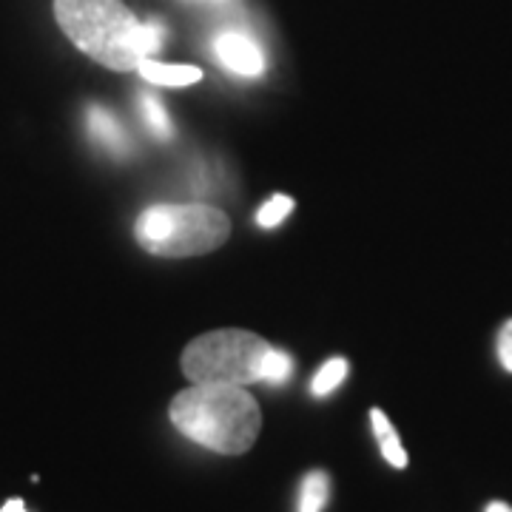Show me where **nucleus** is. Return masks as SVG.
Masks as SVG:
<instances>
[{
  "label": "nucleus",
  "instance_id": "15",
  "mask_svg": "<svg viewBox=\"0 0 512 512\" xmlns=\"http://www.w3.org/2000/svg\"><path fill=\"white\" fill-rule=\"evenodd\" d=\"M0 512H29V510H26V504H23L20 498H9V501L0 507Z\"/></svg>",
  "mask_w": 512,
  "mask_h": 512
},
{
  "label": "nucleus",
  "instance_id": "11",
  "mask_svg": "<svg viewBox=\"0 0 512 512\" xmlns=\"http://www.w3.org/2000/svg\"><path fill=\"white\" fill-rule=\"evenodd\" d=\"M345 376H348V362L339 359V356H336V359H328L325 365L316 370V376H313V396H328V393H333L339 384L345 382Z\"/></svg>",
  "mask_w": 512,
  "mask_h": 512
},
{
  "label": "nucleus",
  "instance_id": "16",
  "mask_svg": "<svg viewBox=\"0 0 512 512\" xmlns=\"http://www.w3.org/2000/svg\"><path fill=\"white\" fill-rule=\"evenodd\" d=\"M484 512H512L510 504H504V501H493V504H487V510Z\"/></svg>",
  "mask_w": 512,
  "mask_h": 512
},
{
  "label": "nucleus",
  "instance_id": "3",
  "mask_svg": "<svg viewBox=\"0 0 512 512\" xmlns=\"http://www.w3.org/2000/svg\"><path fill=\"white\" fill-rule=\"evenodd\" d=\"M134 237L148 254L180 259L217 251L231 237L228 214L214 205H151L134 225Z\"/></svg>",
  "mask_w": 512,
  "mask_h": 512
},
{
  "label": "nucleus",
  "instance_id": "12",
  "mask_svg": "<svg viewBox=\"0 0 512 512\" xmlns=\"http://www.w3.org/2000/svg\"><path fill=\"white\" fill-rule=\"evenodd\" d=\"M293 373V359L285 350L271 348L265 362H262V382L268 384H285Z\"/></svg>",
  "mask_w": 512,
  "mask_h": 512
},
{
  "label": "nucleus",
  "instance_id": "7",
  "mask_svg": "<svg viewBox=\"0 0 512 512\" xmlns=\"http://www.w3.org/2000/svg\"><path fill=\"white\" fill-rule=\"evenodd\" d=\"M137 72L143 74V80H148V83H157V86H171V89H177V86H194V83H200L202 80V69H197V66L160 63V60H154V57L140 60Z\"/></svg>",
  "mask_w": 512,
  "mask_h": 512
},
{
  "label": "nucleus",
  "instance_id": "2",
  "mask_svg": "<svg viewBox=\"0 0 512 512\" xmlns=\"http://www.w3.org/2000/svg\"><path fill=\"white\" fill-rule=\"evenodd\" d=\"M171 424L185 439L222 456H242L259 439L262 410L245 387L194 384L171 402Z\"/></svg>",
  "mask_w": 512,
  "mask_h": 512
},
{
  "label": "nucleus",
  "instance_id": "8",
  "mask_svg": "<svg viewBox=\"0 0 512 512\" xmlns=\"http://www.w3.org/2000/svg\"><path fill=\"white\" fill-rule=\"evenodd\" d=\"M370 424H373V433H376V441H379V450H382L384 461L396 470H404L407 467V453H404L402 439L396 433V427L390 424V419L384 416L379 407L370 410Z\"/></svg>",
  "mask_w": 512,
  "mask_h": 512
},
{
  "label": "nucleus",
  "instance_id": "13",
  "mask_svg": "<svg viewBox=\"0 0 512 512\" xmlns=\"http://www.w3.org/2000/svg\"><path fill=\"white\" fill-rule=\"evenodd\" d=\"M291 211H293L291 197H285V194H276V197H271V200L259 208L256 222H259L262 228H276V225H282V222L291 217Z\"/></svg>",
  "mask_w": 512,
  "mask_h": 512
},
{
  "label": "nucleus",
  "instance_id": "9",
  "mask_svg": "<svg viewBox=\"0 0 512 512\" xmlns=\"http://www.w3.org/2000/svg\"><path fill=\"white\" fill-rule=\"evenodd\" d=\"M330 495V478L322 470H313L302 481V490H299V512H322L328 504Z\"/></svg>",
  "mask_w": 512,
  "mask_h": 512
},
{
  "label": "nucleus",
  "instance_id": "14",
  "mask_svg": "<svg viewBox=\"0 0 512 512\" xmlns=\"http://www.w3.org/2000/svg\"><path fill=\"white\" fill-rule=\"evenodd\" d=\"M498 359L507 373H512V319L504 322V328L498 333Z\"/></svg>",
  "mask_w": 512,
  "mask_h": 512
},
{
  "label": "nucleus",
  "instance_id": "1",
  "mask_svg": "<svg viewBox=\"0 0 512 512\" xmlns=\"http://www.w3.org/2000/svg\"><path fill=\"white\" fill-rule=\"evenodd\" d=\"M55 20L83 55L114 72H137L163 46V26L140 23L123 0H55Z\"/></svg>",
  "mask_w": 512,
  "mask_h": 512
},
{
  "label": "nucleus",
  "instance_id": "4",
  "mask_svg": "<svg viewBox=\"0 0 512 512\" xmlns=\"http://www.w3.org/2000/svg\"><path fill=\"white\" fill-rule=\"evenodd\" d=\"M271 345L251 330L225 328L197 336L183 353V373L194 384L262 382V362Z\"/></svg>",
  "mask_w": 512,
  "mask_h": 512
},
{
  "label": "nucleus",
  "instance_id": "6",
  "mask_svg": "<svg viewBox=\"0 0 512 512\" xmlns=\"http://www.w3.org/2000/svg\"><path fill=\"white\" fill-rule=\"evenodd\" d=\"M86 126H89V134L94 137V143L109 148L111 154H128V151H131V137H128V131L109 109H103V106H97V103L89 106V111H86Z\"/></svg>",
  "mask_w": 512,
  "mask_h": 512
},
{
  "label": "nucleus",
  "instance_id": "5",
  "mask_svg": "<svg viewBox=\"0 0 512 512\" xmlns=\"http://www.w3.org/2000/svg\"><path fill=\"white\" fill-rule=\"evenodd\" d=\"M214 57L228 72L239 74V77H259L268 66L254 37L242 35V32H222L214 40Z\"/></svg>",
  "mask_w": 512,
  "mask_h": 512
},
{
  "label": "nucleus",
  "instance_id": "10",
  "mask_svg": "<svg viewBox=\"0 0 512 512\" xmlns=\"http://www.w3.org/2000/svg\"><path fill=\"white\" fill-rule=\"evenodd\" d=\"M140 114H143V120H146L148 131H151L157 140H171V137H174L171 117H168V111H165V106L157 97L140 94Z\"/></svg>",
  "mask_w": 512,
  "mask_h": 512
}]
</instances>
